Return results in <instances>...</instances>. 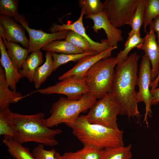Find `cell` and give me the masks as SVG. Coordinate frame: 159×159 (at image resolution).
Returning <instances> with one entry per match:
<instances>
[{
	"mask_svg": "<svg viewBox=\"0 0 159 159\" xmlns=\"http://www.w3.org/2000/svg\"><path fill=\"white\" fill-rule=\"evenodd\" d=\"M151 65L149 59L144 54L142 57L140 63L137 82L138 87V91L136 95L137 101L138 103L143 102L145 104V112L143 122L146 123L147 126L148 125V117L151 116L152 112V96L150 90L152 81Z\"/></svg>",
	"mask_w": 159,
	"mask_h": 159,
	"instance_id": "9",
	"label": "cell"
},
{
	"mask_svg": "<svg viewBox=\"0 0 159 159\" xmlns=\"http://www.w3.org/2000/svg\"><path fill=\"white\" fill-rule=\"evenodd\" d=\"M4 45L7 49L8 54L13 64L18 70H20L28 57L29 52L28 49L11 42L7 41Z\"/></svg>",
	"mask_w": 159,
	"mask_h": 159,
	"instance_id": "21",
	"label": "cell"
},
{
	"mask_svg": "<svg viewBox=\"0 0 159 159\" xmlns=\"http://www.w3.org/2000/svg\"><path fill=\"white\" fill-rule=\"evenodd\" d=\"M145 11V0H139L129 25L130 32L140 34V28L143 24Z\"/></svg>",
	"mask_w": 159,
	"mask_h": 159,
	"instance_id": "29",
	"label": "cell"
},
{
	"mask_svg": "<svg viewBox=\"0 0 159 159\" xmlns=\"http://www.w3.org/2000/svg\"><path fill=\"white\" fill-rule=\"evenodd\" d=\"M41 49L47 52L66 54H80L85 52L81 49L65 40H57L52 41Z\"/></svg>",
	"mask_w": 159,
	"mask_h": 159,
	"instance_id": "22",
	"label": "cell"
},
{
	"mask_svg": "<svg viewBox=\"0 0 159 159\" xmlns=\"http://www.w3.org/2000/svg\"><path fill=\"white\" fill-rule=\"evenodd\" d=\"M152 96L151 105H156L159 102V87L150 90Z\"/></svg>",
	"mask_w": 159,
	"mask_h": 159,
	"instance_id": "35",
	"label": "cell"
},
{
	"mask_svg": "<svg viewBox=\"0 0 159 159\" xmlns=\"http://www.w3.org/2000/svg\"><path fill=\"white\" fill-rule=\"evenodd\" d=\"M55 157L56 159H64L62 157V155H60L59 152H57L56 153Z\"/></svg>",
	"mask_w": 159,
	"mask_h": 159,
	"instance_id": "37",
	"label": "cell"
},
{
	"mask_svg": "<svg viewBox=\"0 0 159 159\" xmlns=\"http://www.w3.org/2000/svg\"><path fill=\"white\" fill-rule=\"evenodd\" d=\"M78 4L85 17L97 15L103 11V3L100 0H79Z\"/></svg>",
	"mask_w": 159,
	"mask_h": 159,
	"instance_id": "27",
	"label": "cell"
},
{
	"mask_svg": "<svg viewBox=\"0 0 159 159\" xmlns=\"http://www.w3.org/2000/svg\"><path fill=\"white\" fill-rule=\"evenodd\" d=\"M97 100L90 93L76 100L61 97L52 105L49 110L50 115L45 119L46 125L50 128L73 122L81 113L89 110Z\"/></svg>",
	"mask_w": 159,
	"mask_h": 159,
	"instance_id": "4",
	"label": "cell"
},
{
	"mask_svg": "<svg viewBox=\"0 0 159 159\" xmlns=\"http://www.w3.org/2000/svg\"><path fill=\"white\" fill-rule=\"evenodd\" d=\"M52 54L53 60V70L55 71L60 66L69 62H75L85 56L95 55L98 53L93 51L80 54H59L54 52L52 53Z\"/></svg>",
	"mask_w": 159,
	"mask_h": 159,
	"instance_id": "25",
	"label": "cell"
},
{
	"mask_svg": "<svg viewBox=\"0 0 159 159\" xmlns=\"http://www.w3.org/2000/svg\"><path fill=\"white\" fill-rule=\"evenodd\" d=\"M53 70V60L52 52H47L45 54V61L39 67L35 72L34 82L35 87L38 89L50 76Z\"/></svg>",
	"mask_w": 159,
	"mask_h": 159,
	"instance_id": "19",
	"label": "cell"
},
{
	"mask_svg": "<svg viewBox=\"0 0 159 159\" xmlns=\"http://www.w3.org/2000/svg\"><path fill=\"white\" fill-rule=\"evenodd\" d=\"M122 107L114 94L110 92L97 100L89 110L86 118L91 123L112 128H118L117 116Z\"/></svg>",
	"mask_w": 159,
	"mask_h": 159,
	"instance_id": "6",
	"label": "cell"
},
{
	"mask_svg": "<svg viewBox=\"0 0 159 159\" xmlns=\"http://www.w3.org/2000/svg\"><path fill=\"white\" fill-rule=\"evenodd\" d=\"M85 18L93 21V25L91 28L94 32L97 33L101 29L104 31L109 47H118L119 42L123 41L121 30L115 27L110 22L103 11L97 15Z\"/></svg>",
	"mask_w": 159,
	"mask_h": 159,
	"instance_id": "12",
	"label": "cell"
},
{
	"mask_svg": "<svg viewBox=\"0 0 159 159\" xmlns=\"http://www.w3.org/2000/svg\"><path fill=\"white\" fill-rule=\"evenodd\" d=\"M3 39L0 37V59L4 70L6 83L10 88L16 91V85L24 77L13 64L9 56Z\"/></svg>",
	"mask_w": 159,
	"mask_h": 159,
	"instance_id": "16",
	"label": "cell"
},
{
	"mask_svg": "<svg viewBox=\"0 0 159 159\" xmlns=\"http://www.w3.org/2000/svg\"><path fill=\"white\" fill-rule=\"evenodd\" d=\"M19 0H0V15L13 18L18 16Z\"/></svg>",
	"mask_w": 159,
	"mask_h": 159,
	"instance_id": "31",
	"label": "cell"
},
{
	"mask_svg": "<svg viewBox=\"0 0 159 159\" xmlns=\"http://www.w3.org/2000/svg\"><path fill=\"white\" fill-rule=\"evenodd\" d=\"M159 82V71L157 77L153 81H151L150 84L151 89H153L157 87Z\"/></svg>",
	"mask_w": 159,
	"mask_h": 159,
	"instance_id": "36",
	"label": "cell"
},
{
	"mask_svg": "<svg viewBox=\"0 0 159 159\" xmlns=\"http://www.w3.org/2000/svg\"><path fill=\"white\" fill-rule=\"evenodd\" d=\"M24 28L29 35V53L37 51L52 41L65 39L68 30H63L57 32L48 33L41 30L30 28L25 16L19 14L14 18Z\"/></svg>",
	"mask_w": 159,
	"mask_h": 159,
	"instance_id": "10",
	"label": "cell"
},
{
	"mask_svg": "<svg viewBox=\"0 0 159 159\" xmlns=\"http://www.w3.org/2000/svg\"><path fill=\"white\" fill-rule=\"evenodd\" d=\"M10 110L9 107L0 109V135L13 138V132L8 121Z\"/></svg>",
	"mask_w": 159,
	"mask_h": 159,
	"instance_id": "32",
	"label": "cell"
},
{
	"mask_svg": "<svg viewBox=\"0 0 159 159\" xmlns=\"http://www.w3.org/2000/svg\"><path fill=\"white\" fill-rule=\"evenodd\" d=\"M0 23L4 29L7 41L18 42L24 48L28 49L29 40L26 37L25 29L22 26L12 18L2 15H0Z\"/></svg>",
	"mask_w": 159,
	"mask_h": 159,
	"instance_id": "15",
	"label": "cell"
},
{
	"mask_svg": "<svg viewBox=\"0 0 159 159\" xmlns=\"http://www.w3.org/2000/svg\"><path fill=\"white\" fill-rule=\"evenodd\" d=\"M118 62L116 57H109L95 64L87 72L84 78L90 93L100 99L111 92Z\"/></svg>",
	"mask_w": 159,
	"mask_h": 159,
	"instance_id": "5",
	"label": "cell"
},
{
	"mask_svg": "<svg viewBox=\"0 0 159 159\" xmlns=\"http://www.w3.org/2000/svg\"><path fill=\"white\" fill-rule=\"evenodd\" d=\"M44 145L39 144L32 150V153L35 159H56L57 152L54 149L50 150L44 149Z\"/></svg>",
	"mask_w": 159,
	"mask_h": 159,
	"instance_id": "33",
	"label": "cell"
},
{
	"mask_svg": "<svg viewBox=\"0 0 159 159\" xmlns=\"http://www.w3.org/2000/svg\"><path fill=\"white\" fill-rule=\"evenodd\" d=\"M139 0H106L103 11L110 22L118 28L129 25Z\"/></svg>",
	"mask_w": 159,
	"mask_h": 159,
	"instance_id": "7",
	"label": "cell"
},
{
	"mask_svg": "<svg viewBox=\"0 0 159 159\" xmlns=\"http://www.w3.org/2000/svg\"><path fill=\"white\" fill-rule=\"evenodd\" d=\"M65 39L85 52L93 51L90 44L85 38L73 31L69 30Z\"/></svg>",
	"mask_w": 159,
	"mask_h": 159,
	"instance_id": "30",
	"label": "cell"
},
{
	"mask_svg": "<svg viewBox=\"0 0 159 159\" xmlns=\"http://www.w3.org/2000/svg\"><path fill=\"white\" fill-rule=\"evenodd\" d=\"M144 38L141 37L140 34L130 32L126 41L124 49L120 52L116 57L119 62L125 60L130 51L134 48H137L142 42Z\"/></svg>",
	"mask_w": 159,
	"mask_h": 159,
	"instance_id": "26",
	"label": "cell"
},
{
	"mask_svg": "<svg viewBox=\"0 0 159 159\" xmlns=\"http://www.w3.org/2000/svg\"><path fill=\"white\" fill-rule=\"evenodd\" d=\"M143 50L149 59L152 66V81L157 77L159 71V46L156 40V35L150 27V31L137 48Z\"/></svg>",
	"mask_w": 159,
	"mask_h": 159,
	"instance_id": "14",
	"label": "cell"
},
{
	"mask_svg": "<svg viewBox=\"0 0 159 159\" xmlns=\"http://www.w3.org/2000/svg\"><path fill=\"white\" fill-rule=\"evenodd\" d=\"M6 81L5 72L0 66V109L9 107L10 104L17 102L24 96L16 91L9 88Z\"/></svg>",
	"mask_w": 159,
	"mask_h": 159,
	"instance_id": "17",
	"label": "cell"
},
{
	"mask_svg": "<svg viewBox=\"0 0 159 159\" xmlns=\"http://www.w3.org/2000/svg\"><path fill=\"white\" fill-rule=\"evenodd\" d=\"M157 35V42L159 46V15L155 18L149 25Z\"/></svg>",
	"mask_w": 159,
	"mask_h": 159,
	"instance_id": "34",
	"label": "cell"
},
{
	"mask_svg": "<svg viewBox=\"0 0 159 159\" xmlns=\"http://www.w3.org/2000/svg\"><path fill=\"white\" fill-rule=\"evenodd\" d=\"M102 150L93 146H84L77 151L65 152L62 156L64 159H99Z\"/></svg>",
	"mask_w": 159,
	"mask_h": 159,
	"instance_id": "24",
	"label": "cell"
},
{
	"mask_svg": "<svg viewBox=\"0 0 159 159\" xmlns=\"http://www.w3.org/2000/svg\"><path fill=\"white\" fill-rule=\"evenodd\" d=\"M43 62L42 52L40 50L32 52L25 60L19 72L29 82H34L35 71Z\"/></svg>",
	"mask_w": 159,
	"mask_h": 159,
	"instance_id": "18",
	"label": "cell"
},
{
	"mask_svg": "<svg viewBox=\"0 0 159 159\" xmlns=\"http://www.w3.org/2000/svg\"><path fill=\"white\" fill-rule=\"evenodd\" d=\"M117 47H110L100 53L83 57L72 68L59 76L58 80L61 81L73 75L84 77L87 72L95 64L102 59L110 57L112 51Z\"/></svg>",
	"mask_w": 159,
	"mask_h": 159,
	"instance_id": "13",
	"label": "cell"
},
{
	"mask_svg": "<svg viewBox=\"0 0 159 159\" xmlns=\"http://www.w3.org/2000/svg\"><path fill=\"white\" fill-rule=\"evenodd\" d=\"M3 143L7 147L10 155L15 159H35L29 150L13 138L4 137Z\"/></svg>",
	"mask_w": 159,
	"mask_h": 159,
	"instance_id": "20",
	"label": "cell"
},
{
	"mask_svg": "<svg viewBox=\"0 0 159 159\" xmlns=\"http://www.w3.org/2000/svg\"><path fill=\"white\" fill-rule=\"evenodd\" d=\"M84 146L100 149L124 146L123 131L97 124L91 123L85 115L80 116L74 121L65 124Z\"/></svg>",
	"mask_w": 159,
	"mask_h": 159,
	"instance_id": "3",
	"label": "cell"
},
{
	"mask_svg": "<svg viewBox=\"0 0 159 159\" xmlns=\"http://www.w3.org/2000/svg\"><path fill=\"white\" fill-rule=\"evenodd\" d=\"M145 15L143 25L144 32L146 33L147 26L159 15V0H145Z\"/></svg>",
	"mask_w": 159,
	"mask_h": 159,
	"instance_id": "28",
	"label": "cell"
},
{
	"mask_svg": "<svg viewBox=\"0 0 159 159\" xmlns=\"http://www.w3.org/2000/svg\"><path fill=\"white\" fill-rule=\"evenodd\" d=\"M140 57V55L134 52L130 54L125 60L118 63L110 92L121 105V115L129 118L140 116L135 90Z\"/></svg>",
	"mask_w": 159,
	"mask_h": 159,
	"instance_id": "1",
	"label": "cell"
},
{
	"mask_svg": "<svg viewBox=\"0 0 159 159\" xmlns=\"http://www.w3.org/2000/svg\"><path fill=\"white\" fill-rule=\"evenodd\" d=\"M132 145L130 144L123 146L103 149L99 159H131Z\"/></svg>",
	"mask_w": 159,
	"mask_h": 159,
	"instance_id": "23",
	"label": "cell"
},
{
	"mask_svg": "<svg viewBox=\"0 0 159 159\" xmlns=\"http://www.w3.org/2000/svg\"><path fill=\"white\" fill-rule=\"evenodd\" d=\"M44 114L26 115L10 110L8 122L14 133L13 139L22 144L29 142H34L44 146H53L58 142L55 137L61 134L62 130L59 129H52L45 124Z\"/></svg>",
	"mask_w": 159,
	"mask_h": 159,
	"instance_id": "2",
	"label": "cell"
},
{
	"mask_svg": "<svg viewBox=\"0 0 159 159\" xmlns=\"http://www.w3.org/2000/svg\"><path fill=\"white\" fill-rule=\"evenodd\" d=\"M33 92L46 95L62 94L66 95L69 99L76 100L90 93V91L84 77L73 75L64 79L54 85L38 89Z\"/></svg>",
	"mask_w": 159,
	"mask_h": 159,
	"instance_id": "8",
	"label": "cell"
},
{
	"mask_svg": "<svg viewBox=\"0 0 159 159\" xmlns=\"http://www.w3.org/2000/svg\"><path fill=\"white\" fill-rule=\"evenodd\" d=\"M84 15L81 11L78 19L72 23L67 24L62 23V24H58L53 23L49 29L51 33H54L63 30L73 31L85 38L90 44L93 51L100 53L108 49L109 47L107 39H102L99 42L92 40L87 34L85 29L83 23V18Z\"/></svg>",
	"mask_w": 159,
	"mask_h": 159,
	"instance_id": "11",
	"label": "cell"
}]
</instances>
